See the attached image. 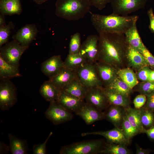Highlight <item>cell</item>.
Segmentation results:
<instances>
[{
  "label": "cell",
  "instance_id": "15",
  "mask_svg": "<svg viewBox=\"0 0 154 154\" xmlns=\"http://www.w3.org/2000/svg\"><path fill=\"white\" fill-rule=\"evenodd\" d=\"M94 64L100 80L106 86L116 77L117 71L113 66L100 60H98Z\"/></svg>",
  "mask_w": 154,
  "mask_h": 154
},
{
  "label": "cell",
  "instance_id": "2",
  "mask_svg": "<svg viewBox=\"0 0 154 154\" xmlns=\"http://www.w3.org/2000/svg\"><path fill=\"white\" fill-rule=\"evenodd\" d=\"M92 25L99 34L104 33L125 34L136 23L137 15H103L90 13Z\"/></svg>",
  "mask_w": 154,
  "mask_h": 154
},
{
  "label": "cell",
  "instance_id": "36",
  "mask_svg": "<svg viewBox=\"0 0 154 154\" xmlns=\"http://www.w3.org/2000/svg\"><path fill=\"white\" fill-rule=\"evenodd\" d=\"M14 27L11 22L7 25L0 26V47L8 42L11 30Z\"/></svg>",
  "mask_w": 154,
  "mask_h": 154
},
{
  "label": "cell",
  "instance_id": "35",
  "mask_svg": "<svg viewBox=\"0 0 154 154\" xmlns=\"http://www.w3.org/2000/svg\"><path fill=\"white\" fill-rule=\"evenodd\" d=\"M81 45L80 34L76 33L71 36L68 54L79 53Z\"/></svg>",
  "mask_w": 154,
  "mask_h": 154
},
{
  "label": "cell",
  "instance_id": "28",
  "mask_svg": "<svg viewBox=\"0 0 154 154\" xmlns=\"http://www.w3.org/2000/svg\"><path fill=\"white\" fill-rule=\"evenodd\" d=\"M103 91L108 103L110 105L121 106L125 108L129 107L128 97L105 88L103 89Z\"/></svg>",
  "mask_w": 154,
  "mask_h": 154
},
{
  "label": "cell",
  "instance_id": "46",
  "mask_svg": "<svg viewBox=\"0 0 154 154\" xmlns=\"http://www.w3.org/2000/svg\"><path fill=\"white\" fill-rule=\"evenodd\" d=\"M149 153L148 150L143 149L139 146H136V154H147Z\"/></svg>",
  "mask_w": 154,
  "mask_h": 154
},
{
  "label": "cell",
  "instance_id": "11",
  "mask_svg": "<svg viewBox=\"0 0 154 154\" xmlns=\"http://www.w3.org/2000/svg\"><path fill=\"white\" fill-rule=\"evenodd\" d=\"M82 136L100 135L104 137L108 143H114L125 145L129 143L130 140L126 137L121 129L116 127L106 131L86 132L81 133Z\"/></svg>",
  "mask_w": 154,
  "mask_h": 154
},
{
  "label": "cell",
  "instance_id": "23",
  "mask_svg": "<svg viewBox=\"0 0 154 154\" xmlns=\"http://www.w3.org/2000/svg\"><path fill=\"white\" fill-rule=\"evenodd\" d=\"M21 76L18 68L8 63L0 56V79L1 80H10L11 78Z\"/></svg>",
  "mask_w": 154,
  "mask_h": 154
},
{
  "label": "cell",
  "instance_id": "40",
  "mask_svg": "<svg viewBox=\"0 0 154 154\" xmlns=\"http://www.w3.org/2000/svg\"><path fill=\"white\" fill-rule=\"evenodd\" d=\"M91 6H93L100 10L104 9L110 3V0H88Z\"/></svg>",
  "mask_w": 154,
  "mask_h": 154
},
{
  "label": "cell",
  "instance_id": "45",
  "mask_svg": "<svg viewBox=\"0 0 154 154\" xmlns=\"http://www.w3.org/2000/svg\"><path fill=\"white\" fill-rule=\"evenodd\" d=\"M143 133H145L150 139L154 140V125L148 129L144 128Z\"/></svg>",
  "mask_w": 154,
  "mask_h": 154
},
{
  "label": "cell",
  "instance_id": "38",
  "mask_svg": "<svg viewBox=\"0 0 154 154\" xmlns=\"http://www.w3.org/2000/svg\"><path fill=\"white\" fill-rule=\"evenodd\" d=\"M139 52L143 55L147 64L154 67V57L145 45L141 48Z\"/></svg>",
  "mask_w": 154,
  "mask_h": 154
},
{
  "label": "cell",
  "instance_id": "51",
  "mask_svg": "<svg viewBox=\"0 0 154 154\" xmlns=\"http://www.w3.org/2000/svg\"><path fill=\"white\" fill-rule=\"evenodd\" d=\"M153 82H154V81H153Z\"/></svg>",
  "mask_w": 154,
  "mask_h": 154
},
{
  "label": "cell",
  "instance_id": "26",
  "mask_svg": "<svg viewBox=\"0 0 154 154\" xmlns=\"http://www.w3.org/2000/svg\"><path fill=\"white\" fill-rule=\"evenodd\" d=\"M125 114L132 125L139 133H143L144 128L141 121V108L139 109L129 107L125 108Z\"/></svg>",
  "mask_w": 154,
  "mask_h": 154
},
{
  "label": "cell",
  "instance_id": "32",
  "mask_svg": "<svg viewBox=\"0 0 154 154\" xmlns=\"http://www.w3.org/2000/svg\"><path fill=\"white\" fill-rule=\"evenodd\" d=\"M126 145L114 143H106L100 153L108 154H129L131 152Z\"/></svg>",
  "mask_w": 154,
  "mask_h": 154
},
{
  "label": "cell",
  "instance_id": "41",
  "mask_svg": "<svg viewBox=\"0 0 154 154\" xmlns=\"http://www.w3.org/2000/svg\"><path fill=\"white\" fill-rule=\"evenodd\" d=\"M151 71L147 66L141 68L137 73L138 78L142 81H149V75Z\"/></svg>",
  "mask_w": 154,
  "mask_h": 154
},
{
  "label": "cell",
  "instance_id": "20",
  "mask_svg": "<svg viewBox=\"0 0 154 154\" xmlns=\"http://www.w3.org/2000/svg\"><path fill=\"white\" fill-rule=\"evenodd\" d=\"M120 107L110 105L104 113L105 117L115 127L119 128L121 126L125 113V109L123 110Z\"/></svg>",
  "mask_w": 154,
  "mask_h": 154
},
{
  "label": "cell",
  "instance_id": "30",
  "mask_svg": "<svg viewBox=\"0 0 154 154\" xmlns=\"http://www.w3.org/2000/svg\"><path fill=\"white\" fill-rule=\"evenodd\" d=\"M84 58L79 53L68 54L64 62V67L76 71L86 63Z\"/></svg>",
  "mask_w": 154,
  "mask_h": 154
},
{
  "label": "cell",
  "instance_id": "44",
  "mask_svg": "<svg viewBox=\"0 0 154 154\" xmlns=\"http://www.w3.org/2000/svg\"><path fill=\"white\" fill-rule=\"evenodd\" d=\"M147 100L145 108L154 110V92L147 95Z\"/></svg>",
  "mask_w": 154,
  "mask_h": 154
},
{
  "label": "cell",
  "instance_id": "49",
  "mask_svg": "<svg viewBox=\"0 0 154 154\" xmlns=\"http://www.w3.org/2000/svg\"><path fill=\"white\" fill-rule=\"evenodd\" d=\"M35 3L38 4H41L48 0H33Z\"/></svg>",
  "mask_w": 154,
  "mask_h": 154
},
{
  "label": "cell",
  "instance_id": "43",
  "mask_svg": "<svg viewBox=\"0 0 154 154\" xmlns=\"http://www.w3.org/2000/svg\"><path fill=\"white\" fill-rule=\"evenodd\" d=\"M147 13L149 20V28L151 32L154 33V14L153 9H149Z\"/></svg>",
  "mask_w": 154,
  "mask_h": 154
},
{
  "label": "cell",
  "instance_id": "12",
  "mask_svg": "<svg viewBox=\"0 0 154 154\" xmlns=\"http://www.w3.org/2000/svg\"><path fill=\"white\" fill-rule=\"evenodd\" d=\"M75 113L87 125L92 124L105 117L104 113L101 111L85 102Z\"/></svg>",
  "mask_w": 154,
  "mask_h": 154
},
{
  "label": "cell",
  "instance_id": "25",
  "mask_svg": "<svg viewBox=\"0 0 154 154\" xmlns=\"http://www.w3.org/2000/svg\"><path fill=\"white\" fill-rule=\"evenodd\" d=\"M0 13L6 15H20L22 12L20 0H6L0 1Z\"/></svg>",
  "mask_w": 154,
  "mask_h": 154
},
{
  "label": "cell",
  "instance_id": "24",
  "mask_svg": "<svg viewBox=\"0 0 154 154\" xmlns=\"http://www.w3.org/2000/svg\"><path fill=\"white\" fill-rule=\"evenodd\" d=\"M137 23L124 34L128 44L138 50H140L144 45L139 35L137 27Z\"/></svg>",
  "mask_w": 154,
  "mask_h": 154
},
{
  "label": "cell",
  "instance_id": "8",
  "mask_svg": "<svg viewBox=\"0 0 154 154\" xmlns=\"http://www.w3.org/2000/svg\"><path fill=\"white\" fill-rule=\"evenodd\" d=\"M17 89L10 80H1L0 82V108L3 111L8 110L17 101Z\"/></svg>",
  "mask_w": 154,
  "mask_h": 154
},
{
  "label": "cell",
  "instance_id": "52",
  "mask_svg": "<svg viewBox=\"0 0 154 154\" xmlns=\"http://www.w3.org/2000/svg\"><path fill=\"white\" fill-rule=\"evenodd\" d=\"M153 111H154V110Z\"/></svg>",
  "mask_w": 154,
  "mask_h": 154
},
{
  "label": "cell",
  "instance_id": "47",
  "mask_svg": "<svg viewBox=\"0 0 154 154\" xmlns=\"http://www.w3.org/2000/svg\"><path fill=\"white\" fill-rule=\"evenodd\" d=\"M4 15L0 13V26L4 25L6 24L5 21Z\"/></svg>",
  "mask_w": 154,
  "mask_h": 154
},
{
  "label": "cell",
  "instance_id": "29",
  "mask_svg": "<svg viewBox=\"0 0 154 154\" xmlns=\"http://www.w3.org/2000/svg\"><path fill=\"white\" fill-rule=\"evenodd\" d=\"M105 88L127 97L130 94L131 90L125 83L117 77Z\"/></svg>",
  "mask_w": 154,
  "mask_h": 154
},
{
  "label": "cell",
  "instance_id": "18",
  "mask_svg": "<svg viewBox=\"0 0 154 154\" xmlns=\"http://www.w3.org/2000/svg\"><path fill=\"white\" fill-rule=\"evenodd\" d=\"M57 101L71 113H75L85 102L82 100L68 94L60 90Z\"/></svg>",
  "mask_w": 154,
  "mask_h": 154
},
{
  "label": "cell",
  "instance_id": "42",
  "mask_svg": "<svg viewBox=\"0 0 154 154\" xmlns=\"http://www.w3.org/2000/svg\"><path fill=\"white\" fill-rule=\"evenodd\" d=\"M146 100L147 98L145 94H141L137 96L133 102L135 108H141L144 105Z\"/></svg>",
  "mask_w": 154,
  "mask_h": 154
},
{
  "label": "cell",
  "instance_id": "14",
  "mask_svg": "<svg viewBox=\"0 0 154 154\" xmlns=\"http://www.w3.org/2000/svg\"><path fill=\"white\" fill-rule=\"evenodd\" d=\"M38 32L35 25L27 24L19 29L13 38L21 45L29 46L32 41L36 39Z\"/></svg>",
  "mask_w": 154,
  "mask_h": 154
},
{
  "label": "cell",
  "instance_id": "31",
  "mask_svg": "<svg viewBox=\"0 0 154 154\" xmlns=\"http://www.w3.org/2000/svg\"><path fill=\"white\" fill-rule=\"evenodd\" d=\"M117 75L131 89L138 83L136 76L129 68L121 69L117 72Z\"/></svg>",
  "mask_w": 154,
  "mask_h": 154
},
{
  "label": "cell",
  "instance_id": "5",
  "mask_svg": "<svg viewBox=\"0 0 154 154\" xmlns=\"http://www.w3.org/2000/svg\"><path fill=\"white\" fill-rule=\"evenodd\" d=\"M29 47L23 46L14 39L0 47V56L8 63L19 68L21 58Z\"/></svg>",
  "mask_w": 154,
  "mask_h": 154
},
{
  "label": "cell",
  "instance_id": "13",
  "mask_svg": "<svg viewBox=\"0 0 154 154\" xmlns=\"http://www.w3.org/2000/svg\"><path fill=\"white\" fill-rule=\"evenodd\" d=\"M84 100L101 111L105 108L107 103H108L102 87L87 89Z\"/></svg>",
  "mask_w": 154,
  "mask_h": 154
},
{
  "label": "cell",
  "instance_id": "19",
  "mask_svg": "<svg viewBox=\"0 0 154 154\" xmlns=\"http://www.w3.org/2000/svg\"><path fill=\"white\" fill-rule=\"evenodd\" d=\"M87 88L77 77L61 90L65 93L79 99L84 100Z\"/></svg>",
  "mask_w": 154,
  "mask_h": 154
},
{
  "label": "cell",
  "instance_id": "22",
  "mask_svg": "<svg viewBox=\"0 0 154 154\" xmlns=\"http://www.w3.org/2000/svg\"><path fill=\"white\" fill-rule=\"evenodd\" d=\"M60 90L48 80L45 81L42 85L39 92L46 101L50 102L57 100Z\"/></svg>",
  "mask_w": 154,
  "mask_h": 154
},
{
  "label": "cell",
  "instance_id": "16",
  "mask_svg": "<svg viewBox=\"0 0 154 154\" xmlns=\"http://www.w3.org/2000/svg\"><path fill=\"white\" fill-rule=\"evenodd\" d=\"M64 67L60 55H54L43 62L41 65V70L49 78L56 74Z\"/></svg>",
  "mask_w": 154,
  "mask_h": 154
},
{
  "label": "cell",
  "instance_id": "37",
  "mask_svg": "<svg viewBox=\"0 0 154 154\" xmlns=\"http://www.w3.org/2000/svg\"><path fill=\"white\" fill-rule=\"evenodd\" d=\"M52 134V132H50L47 138L43 143L35 145L33 146V151L34 154H46V145L48 140Z\"/></svg>",
  "mask_w": 154,
  "mask_h": 154
},
{
  "label": "cell",
  "instance_id": "34",
  "mask_svg": "<svg viewBox=\"0 0 154 154\" xmlns=\"http://www.w3.org/2000/svg\"><path fill=\"white\" fill-rule=\"evenodd\" d=\"M141 121L143 127H150L154 125V114L153 111L146 108H142Z\"/></svg>",
  "mask_w": 154,
  "mask_h": 154
},
{
  "label": "cell",
  "instance_id": "3",
  "mask_svg": "<svg viewBox=\"0 0 154 154\" xmlns=\"http://www.w3.org/2000/svg\"><path fill=\"white\" fill-rule=\"evenodd\" d=\"M55 5L56 15L68 21L83 18L91 6L88 0H57Z\"/></svg>",
  "mask_w": 154,
  "mask_h": 154
},
{
  "label": "cell",
  "instance_id": "39",
  "mask_svg": "<svg viewBox=\"0 0 154 154\" xmlns=\"http://www.w3.org/2000/svg\"><path fill=\"white\" fill-rule=\"evenodd\" d=\"M140 90L142 92L147 95L154 92V82L147 81L143 83L141 86Z\"/></svg>",
  "mask_w": 154,
  "mask_h": 154
},
{
  "label": "cell",
  "instance_id": "48",
  "mask_svg": "<svg viewBox=\"0 0 154 154\" xmlns=\"http://www.w3.org/2000/svg\"><path fill=\"white\" fill-rule=\"evenodd\" d=\"M149 81L153 82L154 80V71H151L149 75Z\"/></svg>",
  "mask_w": 154,
  "mask_h": 154
},
{
  "label": "cell",
  "instance_id": "21",
  "mask_svg": "<svg viewBox=\"0 0 154 154\" xmlns=\"http://www.w3.org/2000/svg\"><path fill=\"white\" fill-rule=\"evenodd\" d=\"M126 56L130 63L135 67L142 68L147 66V63L142 54L128 44Z\"/></svg>",
  "mask_w": 154,
  "mask_h": 154
},
{
  "label": "cell",
  "instance_id": "50",
  "mask_svg": "<svg viewBox=\"0 0 154 154\" xmlns=\"http://www.w3.org/2000/svg\"><path fill=\"white\" fill-rule=\"evenodd\" d=\"M6 0H0V1H5Z\"/></svg>",
  "mask_w": 154,
  "mask_h": 154
},
{
  "label": "cell",
  "instance_id": "1",
  "mask_svg": "<svg viewBox=\"0 0 154 154\" xmlns=\"http://www.w3.org/2000/svg\"><path fill=\"white\" fill-rule=\"evenodd\" d=\"M98 60L113 66L126 55L127 45L124 34L104 33L99 34Z\"/></svg>",
  "mask_w": 154,
  "mask_h": 154
},
{
  "label": "cell",
  "instance_id": "7",
  "mask_svg": "<svg viewBox=\"0 0 154 154\" xmlns=\"http://www.w3.org/2000/svg\"><path fill=\"white\" fill-rule=\"evenodd\" d=\"M147 0H110L112 13L125 16L145 8Z\"/></svg>",
  "mask_w": 154,
  "mask_h": 154
},
{
  "label": "cell",
  "instance_id": "10",
  "mask_svg": "<svg viewBox=\"0 0 154 154\" xmlns=\"http://www.w3.org/2000/svg\"><path fill=\"white\" fill-rule=\"evenodd\" d=\"M99 35H92L88 36L81 44L79 53L87 62L94 64L98 60Z\"/></svg>",
  "mask_w": 154,
  "mask_h": 154
},
{
  "label": "cell",
  "instance_id": "27",
  "mask_svg": "<svg viewBox=\"0 0 154 154\" xmlns=\"http://www.w3.org/2000/svg\"><path fill=\"white\" fill-rule=\"evenodd\" d=\"M9 140V151L12 154H26L28 147L26 140L19 139L11 133L8 135Z\"/></svg>",
  "mask_w": 154,
  "mask_h": 154
},
{
  "label": "cell",
  "instance_id": "33",
  "mask_svg": "<svg viewBox=\"0 0 154 154\" xmlns=\"http://www.w3.org/2000/svg\"><path fill=\"white\" fill-rule=\"evenodd\" d=\"M124 135L129 140L132 137L139 133L129 121L125 112L121 125V128Z\"/></svg>",
  "mask_w": 154,
  "mask_h": 154
},
{
  "label": "cell",
  "instance_id": "17",
  "mask_svg": "<svg viewBox=\"0 0 154 154\" xmlns=\"http://www.w3.org/2000/svg\"><path fill=\"white\" fill-rule=\"evenodd\" d=\"M77 77L75 71L68 69L64 67L55 75L49 78L50 81L60 90Z\"/></svg>",
  "mask_w": 154,
  "mask_h": 154
},
{
  "label": "cell",
  "instance_id": "9",
  "mask_svg": "<svg viewBox=\"0 0 154 154\" xmlns=\"http://www.w3.org/2000/svg\"><path fill=\"white\" fill-rule=\"evenodd\" d=\"M44 115L48 119L55 125L70 121L74 116L72 113L63 107L57 101L50 102Z\"/></svg>",
  "mask_w": 154,
  "mask_h": 154
},
{
  "label": "cell",
  "instance_id": "6",
  "mask_svg": "<svg viewBox=\"0 0 154 154\" xmlns=\"http://www.w3.org/2000/svg\"><path fill=\"white\" fill-rule=\"evenodd\" d=\"M75 71L78 79L87 89L102 87V83L94 64L86 62Z\"/></svg>",
  "mask_w": 154,
  "mask_h": 154
},
{
  "label": "cell",
  "instance_id": "4",
  "mask_svg": "<svg viewBox=\"0 0 154 154\" xmlns=\"http://www.w3.org/2000/svg\"><path fill=\"white\" fill-rule=\"evenodd\" d=\"M106 143L102 139H92L76 142L62 147L60 154H96L100 153Z\"/></svg>",
  "mask_w": 154,
  "mask_h": 154
}]
</instances>
